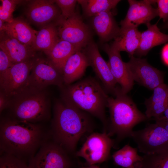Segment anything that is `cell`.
<instances>
[{
    "mask_svg": "<svg viewBox=\"0 0 168 168\" xmlns=\"http://www.w3.org/2000/svg\"><path fill=\"white\" fill-rule=\"evenodd\" d=\"M51 138L44 124L30 123L6 117L0 123V152L28 163L43 143Z\"/></svg>",
    "mask_w": 168,
    "mask_h": 168,
    "instance_id": "6da1fadb",
    "label": "cell"
},
{
    "mask_svg": "<svg viewBox=\"0 0 168 168\" xmlns=\"http://www.w3.org/2000/svg\"><path fill=\"white\" fill-rule=\"evenodd\" d=\"M89 113L56 100L49 130L51 138L70 155L75 156L78 143L84 135L92 133L95 124Z\"/></svg>",
    "mask_w": 168,
    "mask_h": 168,
    "instance_id": "7a4b0ae2",
    "label": "cell"
},
{
    "mask_svg": "<svg viewBox=\"0 0 168 168\" xmlns=\"http://www.w3.org/2000/svg\"><path fill=\"white\" fill-rule=\"evenodd\" d=\"M60 88V99L63 102L98 119L103 125V132L107 133L105 109L109 96L98 81L88 77Z\"/></svg>",
    "mask_w": 168,
    "mask_h": 168,
    "instance_id": "3957f363",
    "label": "cell"
},
{
    "mask_svg": "<svg viewBox=\"0 0 168 168\" xmlns=\"http://www.w3.org/2000/svg\"><path fill=\"white\" fill-rule=\"evenodd\" d=\"M114 96H109L107 100L110 114L107 134L110 137H115L113 147L117 148L122 141L132 137L136 125L148 119L132 99L122 92L120 87Z\"/></svg>",
    "mask_w": 168,
    "mask_h": 168,
    "instance_id": "277c9868",
    "label": "cell"
},
{
    "mask_svg": "<svg viewBox=\"0 0 168 168\" xmlns=\"http://www.w3.org/2000/svg\"><path fill=\"white\" fill-rule=\"evenodd\" d=\"M7 109L11 118L44 124L51 118L49 99L45 90L26 89L11 99Z\"/></svg>",
    "mask_w": 168,
    "mask_h": 168,
    "instance_id": "5b68a950",
    "label": "cell"
},
{
    "mask_svg": "<svg viewBox=\"0 0 168 168\" xmlns=\"http://www.w3.org/2000/svg\"><path fill=\"white\" fill-rule=\"evenodd\" d=\"M77 157L69 154L51 138L41 145L29 161V168H78Z\"/></svg>",
    "mask_w": 168,
    "mask_h": 168,
    "instance_id": "8992f818",
    "label": "cell"
},
{
    "mask_svg": "<svg viewBox=\"0 0 168 168\" xmlns=\"http://www.w3.org/2000/svg\"><path fill=\"white\" fill-rule=\"evenodd\" d=\"M57 21L59 39L69 42L78 50H82L92 41L90 29L76 12L66 19L60 16Z\"/></svg>",
    "mask_w": 168,
    "mask_h": 168,
    "instance_id": "52a82bcc",
    "label": "cell"
},
{
    "mask_svg": "<svg viewBox=\"0 0 168 168\" xmlns=\"http://www.w3.org/2000/svg\"><path fill=\"white\" fill-rule=\"evenodd\" d=\"M114 141L107 133L92 132L87 137L75 156L86 161V166L96 165L107 161L110 158L111 148Z\"/></svg>",
    "mask_w": 168,
    "mask_h": 168,
    "instance_id": "ba28073f",
    "label": "cell"
},
{
    "mask_svg": "<svg viewBox=\"0 0 168 168\" xmlns=\"http://www.w3.org/2000/svg\"><path fill=\"white\" fill-rule=\"evenodd\" d=\"M140 152L152 154L168 149V131L159 123L147 124L133 132L131 137Z\"/></svg>",
    "mask_w": 168,
    "mask_h": 168,
    "instance_id": "9c48e42d",
    "label": "cell"
},
{
    "mask_svg": "<svg viewBox=\"0 0 168 168\" xmlns=\"http://www.w3.org/2000/svg\"><path fill=\"white\" fill-rule=\"evenodd\" d=\"M35 58L14 63L0 75V92L11 99L25 89Z\"/></svg>",
    "mask_w": 168,
    "mask_h": 168,
    "instance_id": "30bf717a",
    "label": "cell"
},
{
    "mask_svg": "<svg viewBox=\"0 0 168 168\" xmlns=\"http://www.w3.org/2000/svg\"><path fill=\"white\" fill-rule=\"evenodd\" d=\"M51 85L63 86L62 73L48 59L35 58L26 89L43 90Z\"/></svg>",
    "mask_w": 168,
    "mask_h": 168,
    "instance_id": "8fae6325",
    "label": "cell"
},
{
    "mask_svg": "<svg viewBox=\"0 0 168 168\" xmlns=\"http://www.w3.org/2000/svg\"><path fill=\"white\" fill-rule=\"evenodd\" d=\"M126 63L134 81L150 90L164 83V72L150 65L146 59L131 56Z\"/></svg>",
    "mask_w": 168,
    "mask_h": 168,
    "instance_id": "7c38bea8",
    "label": "cell"
},
{
    "mask_svg": "<svg viewBox=\"0 0 168 168\" xmlns=\"http://www.w3.org/2000/svg\"><path fill=\"white\" fill-rule=\"evenodd\" d=\"M82 50L87 57L90 66L92 68L97 77L107 94L114 96L119 87L108 65L101 55L97 45L92 41Z\"/></svg>",
    "mask_w": 168,
    "mask_h": 168,
    "instance_id": "4fadbf2b",
    "label": "cell"
},
{
    "mask_svg": "<svg viewBox=\"0 0 168 168\" xmlns=\"http://www.w3.org/2000/svg\"><path fill=\"white\" fill-rule=\"evenodd\" d=\"M129 7L125 17L120 22L121 30L129 28H137L140 25H146L158 16L157 8L152 5L156 0H128Z\"/></svg>",
    "mask_w": 168,
    "mask_h": 168,
    "instance_id": "5bb4252c",
    "label": "cell"
},
{
    "mask_svg": "<svg viewBox=\"0 0 168 168\" xmlns=\"http://www.w3.org/2000/svg\"><path fill=\"white\" fill-rule=\"evenodd\" d=\"M104 51L107 54V62L110 71L117 83L120 85L122 92L126 94L132 89L134 80L125 63L122 60L119 51L110 45L105 44L102 46Z\"/></svg>",
    "mask_w": 168,
    "mask_h": 168,
    "instance_id": "9a60e30c",
    "label": "cell"
},
{
    "mask_svg": "<svg viewBox=\"0 0 168 168\" xmlns=\"http://www.w3.org/2000/svg\"><path fill=\"white\" fill-rule=\"evenodd\" d=\"M54 0H34L28 4L26 14L32 22L39 26L46 25L59 18L60 12Z\"/></svg>",
    "mask_w": 168,
    "mask_h": 168,
    "instance_id": "2e32d148",
    "label": "cell"
},
{
    "mask_svg": "<svg viewBox=\"0 0 168 168\" xmlns=\"http://www.w3.org/2000/svg\"><path fill=\"white\" fill-rule=\"evenodd\" d=\"M92 27L101 41L114 39L119 34V28L110 11L102 12L92 17Z\"/></svg>",
    "mask_w": 168,
    "mask_h": 168,
    "instance_id": "e0dca14e",
    "label": "cell"
},
{
    "mask_svg": "<svg viewBox=\"0 0 168 168\" xmlns=\"http://www.w3.org/2000/svg\"><path fill=\"white\" fill-rule=\"evenodd\" d=\"M145 114L148 119L155 120L163 116L168 108V85L163 83L153 90L152 96L144 102Z\"/></svg>",
    "mask_w": 168,
    "mask_h": 168,
    "instance_id": "ac0fdd59",
    "label": "cell"
},
{
    "mask_svg": "<svg viewBox=\"0 0 168 168\" xmlns=\"http://www.w3.org/2000/svg\"><path fill=\"white\" fill-rule=\"evenodd\" d=\"M90 64L84 53L78 50L68 58L63 67L62 74L64 85L72 84L84 75Z\"/></svg>",
    "mask_w": 168,
    "mask_h": 168,
    "instance_id": "d6986e66",
    "label": "cell"
},
{
    "mask_svg": "<svg viewBox=\"0 0 168 168\" xmlns=\"http://www.w3.org/2000/svg\"><path fill=\"white\" fill-rule=\"evenodd\" d=\"M0 49L13 63L22 62L35 57V50L5 33L0 35Z\"/></svg>",
    "mask_w": 168,
    "mask_h": 168,
    "instance_id": "ffe728a7",
    "label": "cell"
},
{
    "mask_svg": "<svg viewBox=\"0 0 168 168\" xmlns=\"http://www.w3.org/2000/svg\"><path fill=\"white\" fill-rule=\"evenodd\" d=\"M157 24L146 25L147 29L141 32L140 44L134 54L140 57L146 55L153 47L168 42V34L161 32Z\"/></svg>",
    "mask_w": 168,
    "mask_h": 168,
    "instance_id": "44dd1931",
    "label": "cell"
},
{
    "mask_svg": "<svg viewBox=\"0 0 168 168\" xmlns=\"http://www.w3.org/2000/svg\"><path fill=\"white\" fill-rule=\"evenodd\" d=\"M141 33L137 28L120 29L119 34L110 45L119 52H127L130 57L133 56L139 46Z\"/></svg>",
    "mask_w": 168,
    "mask_h": 168,
    "instance_id": "7402d4cb",
    "label": "cell"
},
{
    "mask_svg": "<svg viewBox=\"0 0 168 168\" xmlns=\"http://www.w3.org/2000/svg\"><path fill=\"white\" fill-rule=\"evenodd\" d=\"M36 31L21 19H14L10 22L6 23V34L32 48Z\"/></svg>",
    "mask_w": 168,
    "mask_h": 168,
    "instance_id": "603a6c76",
    "label": "cell"
},
{
    "mask_svg": "<svg viewBox=\"0 0 168 168\" xmlns=\"http://www.w3.org/2000/svg\"><path fill=\"white\" fill-rule=\"evenodd\" d=\"M78 50H80L71 43L59 39L50 49L44 52L51 63L62 73L63 67L67 60Z\"/></svg>",
    "mask_w": 168,
    "mask_h": 168,
    "instance_id": "cb8c5ba5",
    "label": "cell"
},
{
    "mask_svg": "<svg viewBox=\"0 0 168 168\" xmlns=\"http://www.w3.org/2000/svg\"><path fill=\"white\" fill-rule=\"evenodd\" d=\"M59 38L56 25L47 24L36 31L32 48L35 51L49 50L58 42Z\"/></svg>",
    "mask_w": 168,
    "mask_h": 168,
    "instance_id": "d4e9b609",
    "label": "cell"
},
{
    "mask_svg": "<svg viewBox=\"0 0 168 168\" xmlns=\"http://www.w3.org/2000/svg\"><path fill=\"white\" fill-rule=\"evenodd\" d=\"M138 152V148L133 147L128 144L114 152L112 156L117 166L123 168H135V164L141 161L142 158Z\"/></svg>",
    "mask_w": 168,
    "mask_h": 168,
    "instance_id": "484cf974",
    "label": "cell"
},
{
    "mask_svg": "<svg viewBox=\"0 0 168 168\" xmlns=\"http://www.w3.org/2000/svg\"><path fill=\"white\" fill-rule=\"evenodd\" d=\"M84 14L88 17H92L102 12L110 11L114 9L119 0H79Z\"/></svg>",
    "mask_w": 168,
    "mask_h": 168,
    "instance_id": "4316f807",
    "label": "cell"
},
{
    "mask_svg": "<svg viewBox=\"0 0 168 168\" xmlns=\"http://www.w3.org/2000/svg\"><path fill=\"white\" fill-rule=\"evenodd\" d=\"M142 157L134 165L135 168H168V149Z\"/></svg>",
    "mask_w": 168,
    "mask_h": 168,
    "instance_id": "83f0119b",
    "label": "cell"
},
{
    "mask_svg": "<svg viewBox=\"0 0 168 168\" xmlns=\"http://www.w3.org/2000/svg\"><path fill=\"white\" fill-rule=\"evenodd\" d=\"M0 7V19L5 23H9L14 19L13 13L16 5L23 1L16 0H1Z\"/></svg>",
    "mask_w": 168,
    "mask_h": 168,
    "instance_id": "f1b7e54d",
    "label": "cell"
},
{
    "mask_svg": "<svg viewBox=\"0 0 168 168\" xmlns=\"http://www.w3.org/2000/svg\"><path fill=\"white\" fill-rule=\"evenodd\" d=\"M0 168H29L28 163L12 155L1 153Z\"/></svg>",
    "mask_w": 168,
    "mask_h": 168,
    "instance_id": "f546056e",
    "label": "cell"
},
{
    "mask_svg": "<svg viewBox=\"0 0 168 168\" xmlns=\"http://www.w3.org/2000/svg\"><path fill=\"white\" fill-rule=\"evenodd\" d=\"M55 3L61 11V16L64 19L68 18L75 12V7L77 1L76 0H56Z\"/></svg>",
    "mask_w": 168,
    "mask_h": 168,
    "instance_id": "4dcf8cb0",
    "label": "cell"
},
{
    "mask_svg": "<svg viewBox=\"0 0 168 168\" xmlns=\"http://www.w3.org/2000/svg\"><path fill=\"white\" fill-rule=\"evenodd\" d=\"M158 16L166 22L168 21V0H157Z\"/></svg>",
    "mask_w": 168,
    "mask_h": 168,
    "instance_id": "1f68e13d",
    "label": "cell"
},
{
    "mask_svg": "<svg viewBox=\"0 0 168 168\" xmlns=\"http://www.w3.org/2000/svg\"><path fill=\"white\" fill-rule=\"evenodd\" d=\"M14 64L6 54L0 50V75L6 72Z\"/></svg>",
    "mask_w": 168,
    "mask_h": 168,
    "instance_id": "d6a6232c",
    "label": "cell"
},
{
    "mask_svg": "<svg viewBox=\"0 0 168 168\" xmlns=\"http://www.w3.org/2000/svg\"><path fill=\"white\" fill-rule=\"evenodd\" d=\"M11 99L0 92V114L4 110L7 109L9 106Z\"/></svg>",
    "mask_w": 168,
    "mask_h": 168,
    "instance_id": "836d02e7",
    "label": "cell"
},
{
    "mask_svg": "<svg viewBox=\"0 0 168 168\" xmlns=\"http://www.w3.org/2000/svg\"><path fill=\"white\" fill-rule=\"evenodd\" d=\"M155 121L160 123L168 131V108L165 111L162 117Z\"/></svg>",
    "mask_w": 168,
    "mask_h": 168,
    "instance_id": "e575fe53",
    "label": "cell"
},
{
    "mask_svg": "<svg viewBox=\"0 0 168 168\" xmlns=\"http://www.w3.org/2000/svg\"><path fill=\"white\" fill-rule=\"evenodd\" d=\"M161 56L164 63L168 66V44L165 45L162 48Z\"/></svg>",
    "mask_w": 168,
    "mask_h": 168,
    "instance_id": "d590c367",
    "label": "cell"
},
{
    "mask_svg": "<svg viewBox=\"0 0 168 168\" xmlns=\"http://www.w3.org/2000/svg\"><path fill=\"white\" fill-rule=\"evenodd\" d=\"M78 168H100V166L96 165H94L91 166H81Z\"/></svg>",
    "mask_w": 168,
    "mask_h": 168,
    "instance_id": "8d00e7d4",
    "label": "cell"
},
{
    "mask_svg": "<svg viewBox=\"0 0 168 168\" xmlns=\"http://www.w3.org/2000/svg\"><path fill=\"white\" fill-rule=\"evenodd\" d=\"M164 26L165 28L168 29V21L166 22V23Z\"/></svg>",
    "mask_w": 168,
    "mask_h": 168,
    "instance_id": "74e56055",
    "label": "cell"
},
{
    "mask_svg": "<svg viewBox=\"0 0 168 168\" xmlns=\"http://www.w3.org/2000/svg\"><path fill=\"white\" fill-rule=\"evenodd\" d=\"M107 168V167H105V168Z\"/></svg>",
    "mask_w": 168,
    "mask_h": 168,
    "instance_id": "f35d334b",
    "label": "cell"
},
{
    "mask_svg": "<svg viewBox=\"0 0 168 168\" xmlns=\"http://www.w3.org/2000/svg\"><path fill=\"white\" fill-rule=\"evenodd\" d=\"M134 168V167H132V168Z\"/></svg>",
    "mask_w": 168,
    "mask_h": 168,
    "instance_id": "ab89813d",
    "label": "cell"
}]
</instances>
